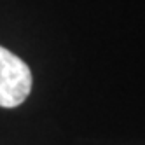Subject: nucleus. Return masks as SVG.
<instances>
[{
	"instance_id": "obj_1",
	"label": "nucleus",
	"mask_w": 145,
	"mask_h": 145,
	"mask_svg": "<svg viewBox=\"0 0 145 145\" xmlns=\"http://www.w3.org/2000/svg\"><path fill=\"white\" fill-rule=\"evenodd\" d=\"M32 91V72L25 61L0 46V107L14 108Z\"/></svg>"
}]
</instances>
